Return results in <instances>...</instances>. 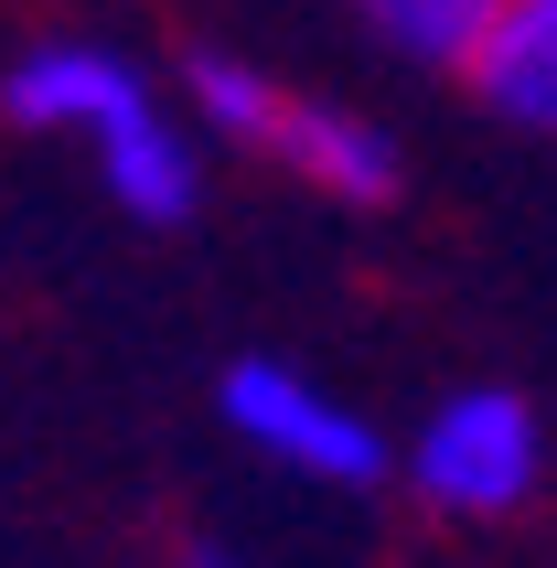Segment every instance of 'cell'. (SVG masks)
Segmentation results:
<instances>
[{"label": "cell", "instance_id": "1", "mask_svg": "<svg viewBox=\"0 0 557 568\" xmlns=\"http://www.w3.org/2000/svg\"><path fill=\"white\" fill-rule=\"evenodd\" d=\"M407 494L450 526H494V515H526L536 473H547V429L515 386H450L429 418H418V440L397 450Z\"/></svg>", "mask_w": 557, "mask_h": 568}, {"label": "cell", "instance_id": "2", "mask_svg": "<svg viewBox=\"0 0 557 568\" xmlns=\"http://www.w3.org/2000/svg\"><path fill=\"white\" fill-rule=\"evenodd\" d=\"M225 429L257 450V462H278V473L322 483V494H375L386 483V429H375L354 397H333L322 376H301V365H269V354H247V365H225L215 386Z\"/></svg>", "mask_w": 557, "mask_h": 568}, {"label": "cell", "instance_id": "3", "mask_svg": "<svg viewBox=\"0 0 557 568\" xmlns=\"http://www.w3.org/2000/svg\"><path fill=\"white\" fill-rule=\"evenodd\" d=\"M87 151H97V183L119 193L140 225H183L193 193H204V129H193L183 108H161L151 75L87 129Z\"/></svg>", "mask_w": 557, "mask_h": 568}, {"label": "cell", "instance_id": "4", "mask_svg": "<svg viewBox=\"0 0 557 568\" xmlns=\"http://www.w3.org/2000/svg\"><path fill=\"white\" fill-rule=\"evenodd\" d=\"M269 161H290L311 193H333V204H386L397 193V140L365 119V108H343V97H290L269 129Z\"/></svg>", "mask_w": 557, "mask_h": 568}, {"label": "cell", "instance_id": "5", "mask_svg": "<svg viewBox=\"0 0 557 568\" xmlns=\"http://www.w3.org/2000/svg\"><path fill=\"white\" fill-rule=\"evenodd\" d=\"M462 75H472V97H483L494 119L557 140V0H504Z\"/></svg>", "mask_w": 557, "mask_h": 568}, {"label": "cell", "instance_id": "6", "mask_svg": "<svg viewBox=\"0 0 557 568\" xmlns=\"http://www.w3.org/2000/svg\"><path fill=\"white\" fill-rule=\"evenodd\" d=\"M278 108H290V87H278L269 64H247V54H193L183 64V119L204 140H225V151H269Z\"/></svg>", "mask_w": 557, "mask_h": 568}, {"label": "cell", "instance_id": "7", "mask_svg": "<svg viewBox=\"0 0 557 568\" xmlns=\"http://www.w3.org/2000/svg\"><path fill=\"white\" fill-rule=\"evenodd\" d=\"M354 11H365V22L386 32L407 64H450V75H462V64H472V43L494 32V11H504V0H354Z\"/></svg>", "mask_w": 557, "mask_h": 568}, {"label": "cell", "instance_id": "8", "mask_svg": "<svg viewBox=\"0 0 557 568\" xmlns=\"http://www.w3.org/2000/svg\"><path fill=\"white\" fill-rule=\"evenodd\" d=\"M193 568H247V558H215V547H204V558H193Z\"/></svg>", "mask_w": 557, "mask_h": 568}]
</instances>
